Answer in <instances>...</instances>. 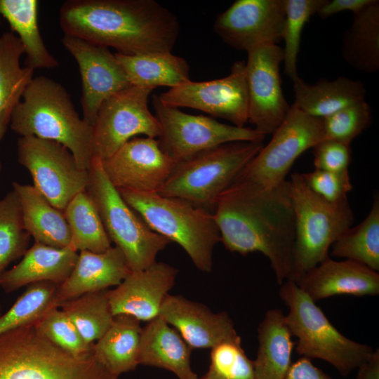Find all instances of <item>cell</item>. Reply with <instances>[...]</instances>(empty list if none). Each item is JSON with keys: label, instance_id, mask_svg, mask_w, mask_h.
Masks as SVG:
<instances>
[{"label": "cell", "instance_id": "6da1fadb", "mask_svg": "<svg viewBox=\"0 0 379 379\" xmlns=\"http://www.w3.org/2000/svg\"><path fill=\"white\" fill-rule=\"evenodd\" d=\"M213 216L230 252L266 256L281 285L291 276L295 214L288 180L264 188L234 182L215 200Z\"/></svg>", "mask_w": 379, "mask_h": 379}, {"label": "cell", "instance_id": "7a4b0ae2", "mask_svg": "<svg viewBox=\"0 0 379 379\" xmlns=\"http://www.w3.org/2000/svg\"><path fill=\"white\" fill-rule=\"evenodd\" d=\"M59 22L65 35L124 55L171 52L180 34L178 18L154 0H68Z\"/></svg>", "mask_w": 379, "mask_h": 379}, {"label": "cell", "instance_id": "3957f363", "mask_svg": "<svg viewBox=\"0 0 379 379\" xmlns=\"http://www.w3.org/2000/svg\"><path fill=\"white\" fill-rule=\"evenodd\" d=\"M9 126L22 137L32 135L62 145L81 168H89L93 126L79 117L70 95L56 81L34 77L12 109Z\"/></svg>", "mask_w": 379, "mask_h": 379}, {"label": "cell", "instance_id": "277c9868", "mask_svg": "<svg viewBox=\"0 0 379 379\" xmlns=\"http://www.w3.org/2000/svg\"><path fill=\"white\" fill-rule=\"evenodd\" d=\"M117 378L93 348L83 354L71 353L46 338L34 324L0 333V379Z\"/></svg>", "mask_w": 379, "mask_h": 379}, {"label": "cell", "instance_id": "5b68a950", "mask_svg": "<svg viewBox=\"0 0 379 379\" xmlns=\"http://www.w3.org/2000/svg\"><path fill=\"white\" fill-rule=\"evenodd\" d=\"M124 200L155 232L178 244L200 271L213 269L220 234L212 212L177 197L117 189Z\"/></svg>", "mask_w": 379, "mask_h": 379}, {"label": "cell", "instance_id": "8992f818", "mask_svg": "<svg viewBox=\"0 0 379 379\" xmlns=\"http://www.w3.org/2000/svg\"><path fill=\"white\" fill-rule=\"evenodd\" d=\"M295 214V242L291 276L297 283L310 270L328 258L332 244L350 227L354 213L348 199L331 203L314 193L302 173L288 180Z\"/></svg>", "mask_w": 379, "mask_h": 379}, {"label": "cell", "instance_id": "52a82bcc", "mask_svg": "<svg viewBox=\"0 0 379 379\" xmlns=\"http://www.w3.org/2000/svg\"><path fill=\"white\" fill-rule=\"evenodd\" d=\"M263 145V142L236 141L197 153L175 164L156 192L213 212L215 199L235 182Z\"/></svg>", "mask_w": 379, "mask_h": 379}, {"label": "cell", "instance_id": "ba28073f", "mask_svg": "<svg viewBox=\"0 0 379 379\" xmlns=\"http://www.w3.org/2000/svg\"><path fill=\"white\" fill-rule=\"evenodd\" d=\"M279 296L288 307L286 319L298 339L295 351L299 355L327 361L347 376L372 354L371 346L354 341L336 329L294 281H284Z\"/></svg>", "mask_w": 379, "mask_h": 379}, {"label": "cell", "instance_id": "9c48e42d", "mask_svg": "<svg viewBox=\"0 0 379 379\" xmlns=\"http://www.w3.org/2000/svg\"><path fill=\"white\" fill-rule=\"evenodd\" d=\"M86 189L111 241L123 253L131 272L145 270L171 243L153 231L124 200L105 174L101 161L93 158Z\"/></svg>", "mask_w": 379, "mask_h": 379}, {"label": "cell", "instance_id": "30bf717a", "mask_svg": "<svg viewBox=\"0 0 379 379\" xmlns=\"http://www.w3.org/2000/svg\"><path fill=\"white\" fill-rule=\"evenodd\" d=\"M324 139L322 119L311 117L293 105L270 141L248 163L235 182L264 188L277 187L286 180L295 159Z\"/></svg>", "mask_w": 379, "mask_h": 379}, {"label": "cell", "instance_id": "8fae6325", "mask_svg": "<svg viewBox=\"0 0 379 379\" xmlns=\"http://www.w3.org/2000/svg\"><path fill=\"white\" fill-rule=\"evenodd\" d=\"M152 105L161 133V150L174 164L218 145L236 141L263 142L265 135L254 128L220 123L203 115L185 113L163 104L154 95Z\"/></svg>", "mask_w": 379, "mask_h": 379}, {"label": "cell", "instance_id": "7c38bea8", "mask_svg": "<svg viewBox=\"0 0 379 379\" xmlns=\"http://www.w3.org/2000/svg\"><path fill=\"white\" fill-rule=\"evenodd\" d=\"M152 91L131 86L102 103L93 126L92 159L109 158L137 135L159 136L160 124L148 107Z\"/></svg>", "mask_w": 379, "mask_h": 379}, {"label": "cell", "instance_id": "4fadbf2b", "mask_svg": "<svg viewBox=\"0 0 379 379\" xmlns=\"http://www.w3.org/2000/svg\"><path fill=\"white\" fill-rule=\"evenodd\" d=\"M18 160L29 171L34 186L59 210L86 189L88 170L81 168L71 152L57 142L22 136L18 140Z\"/></svg>", "mask_w": 379, "mask_h": 379}, {"label": "cell", "instance_id": "5bb4252c", "mask_svg": "<svg viewBox=\"0 0 379 379\" xmlns=\"http://www.w3.org/2000/svg\"><path fill=\"white\" fill-rule=\"evenodd\" d=\"M174 107H190L245 127L248 119V94L246 62H235L229 75L206 81H190L158 95Z\"/></svg>", "mask_w": 379, "mask_h": 379}, {"label": "cell", "instance_id": "9a60e30c", "mask_svg": "<svg viewBox=\"0 0 379 379\" xmlns=\"http://www.w3.org/2000/svg\"><path fill=\"white\" fill-rule=\"evenodd\" d=\"M247 53L248 121L259 133L272 134L291 109L284 95L279 74L284 50L277 44H266Z\"/></svg>", "mask_w": 379, "mask_h": 379}, {"label": "cell", "instance_id": "2e32d148", "mask_svg": "<svg viewBox=\"0 0 379 379\" xmlns=\"http://www.w3.org/2000/svg\"><path fill=\"white\" fill-rule=\"evenodd\" d=\"M284 0H237L215 18L213 29L228 46L248 52L283 39Z\"/></svg>", "mask_w": 379, "mask_h": 379}, {"label": "cell", "instance_id": "e0dca14e", "mask_svg": "<svg viewBox=\"0 0 379 379\" xmlns=\"http://www.w3.org/2000/svg\"><path fill=\"white\" fill-rule=\"evenodd\" d=\"M62 43L78 64L83 119L93 126L102 103L131 85L114 53L108 48L68 35L63 36Z\"/></svg>", "mask_w": 379, "mask_h": 379}, {"label": "cell", "instance_id": "ac0fdd59", "mask_svg": "<svg viewBox=\"0 0 379 379\" xmlns=\"http://www.w3.org/2000/svg\"><path fill=\"white\" fill-rule=\"evenodd\" d=\"M101 163L117 189L142 192H156L175 165L161 150L158 140L149 137L131 139Z\"/></svg>", "mask_w": 379, "mask_h": 379}, {"label": "cell", "instance_id": "d6986e66", "mask_svg": "<svg viewBox=\"0 0 379 379\" xmlns=\"http://www.w3.org/2000/svg\"><path fill=\"white\" fill-rule=\"evenodd\" d=\"M178 270L163 262L131 273L114 289L109 290L113 316L127 314L149 321L159 314L161 305L174 286Z\"/></svg>", "mask_w": 379, "mask_h": 379}, {"label": "cell", "instance_id": "ffe728a7", "mask_svg": "<svg viewBox=\"0 0 379 379\" xmlns=\"http://www.w3.org/2000/svg\"><path fill=\"white\" fill-rule=\"evenodd\" d=\"M193 349L212 348L239 335L225 312H213L205 305L180 295L168 294L159 314Z\"/></svg>", "mask_w": 379, "mask_h": 379}, {"label": "cell", "instance_id": "44dd1931", "mask_svg": "<svg viewBox=\"0 0 379 379\" xmlns=\"http://www.w3.org/2000/svg\"><path fill=\"white\" fill-rule=\"evenodd\" d=\"M314 301L337 295H376L379 274L360 262L330 257L307 272L295 283Z\"/></svg>", "mask_w": 379, "mask_h": 379}, {"label": "cell", "instance_id": "7402d4cb", "mask_svg": "<svg viewBox=\"0 0 379 379\" xmlns=\"http://www.w3.org/2000/svg\"><path fill=\"white\" fill-rule=\"evenodd\" d=\"M131 272L122 251L116 246L102 253L79 251L70 274L58 285V298L61 304L87 293L116 287Z\"/></svg>", "mask_w": 379, "mask_h": 379}, {"label": "cell", "instance_id": "603a6c76", "mask_svg": "<svg viewBox=\"0 0 379 379\" xmlns=\"http://www.w3.org/2000/svg\"><path fill=\"white\" fill-rule=\"evenodd\" d=\"M77 258V251L71 247L59 248L34 241L17 265L2 273L0 286L10 293L39 281L60 285L70 274Z\"/></svg>", "mask_w": 379, "mask_h": 379}, {"label": "cell", "instance_id": "cb8c5ba5", "mask_svg": "<svg viewBox=\"0 0 379 379\" xmlns=\"http://www.w3.org/2000/svg\"><path fill=\"white\" fill-rule=\"evenodd\" d=\"M192 352L180 333L160 315L142 328L139 365L168 370L178 379H198L191 367Z\"/></svg>", "mask_w": 379, "mask_h": 379}, {"label": "cell", "instance_id": "d4e9b609", "mask_svg": "<svg viewBox=\"0 0 379 379\" xmlns=\"http://www.w3.org/2000/svg\"><path fill=\"white\" fill-rule=\"evenodd\" d=\"M26 231L34 241L55 248L70 247V231L63 211L54 207L34 186L12 183Z\"/></svg>", "mask_w": 379, "mask_h": 379}, {"label": "cell", "instance_id": "484cf974", "mask_svg": "<svg viewBox=\"0 0 379 379\" xmlns=\"http://www.w3.org/2000/svg\"><path fill=\"white\" fill-rule=\"evenodd\" d=\"M292 336L282 310L274 308L266 312L258 327L255 379L285 378L291 365Z\"/></svg>", "mask_w": 379, "mask_h": 379}, {"label": "cell", "instance_id": "4316f807", "mask_svg": "<svg viewBox=\"0 0 379 379\" xmlns=\"http://www.w3.org/2000/svg\"><path fill=\"white\" fill-rule=\"evenodd\" d=\"M293 81L294 105L304 113L323 119L353 104L364 101L366 90L358 80L339 77L309 84L299 77Z\"/></svg>", "mask_w": 379, "mask_h": 379}, {"label": "cell", "instance_id": "83f0119b", "mask_svg": "<svg viewBox=\"0 0 379 379\" xmlns=\"http://www.w3.org/2000/svg\"><path fill=\"white\" fill-rule=\"evenodd\" d=\"M142 327L140 321L127 314L114 316L107 331L93 344L98 360L112 374L133 371L139 365Z\"/></svg>", "mask_w": 379, "mask_h": 379}, {"label": "cell", "instance_id": "f1b7e54d", "mask_svg": "<svg viewBox=\"0 0 379 379\" xmlns=\"http://www.w3.org/2000/svg\"><path fill=\"white\" fill-rule=\"evenodd\" d=\"M114 55L131 86L170 88L190 81V66L182 57L169 53Z\"/></svg>", "mask_w": 379, "mask_h": 379}, {"label": "cell", "instance_id": "f546056e", "mask_svg": "<svg viewBox=\"0 0 379 379\" xmlns=\"http://www.w3.org/2000/svg\"><path fill=\"white\" fill-rule=\"evenodd\" d=\"M36 0H0V15L8 22L21 41L26 54L25 67L51 69L59 65L48 51L38 26Z\"/></svg>", "mask_w": 379, "mask_h": 379}, {"label": "cell", "instance_id": "4dcf8cb0", "mask_svg": "<svg viewBox=\"0 0 379 379\" xmlns=\"http://www.w3.org/2000/svg\"><path fill=\"white\" fill-rule=\"evenodd\" d=\"M342 54L354 69L366 73L379 69V1L373 0L354 13L343 35Z\"/></svg>", "mask_w": 379, "mask_h": 379}, {"label": "cell", "instance_id": "1f68e13d", "mask_svg": "<svg viewBox=\"0 0 379 379\" xmlns=\"http://www.w3.org/2000/svg\"><path fill=\"white\" fill-rule=\"evenodd\" d=\"M63 213L70 231V247L74 251L102 253L112 246L98 210L86 190L78 193Z\"/></svg>", "mask_w": 379, "mask_h": 379}, {"label": "cell", "instance_id": "d6a6232c", "mask_svg": "<svg viewBox=\"0 0 379 379\" xmlns=\"http://www.w3.org/2000/svg\"><path fill=\"white\" fill-rule=\"evenodd\" d=\"M333 256L360 262L379 270V198L375 194L366 218L347 229L331 246Z\"/></svg>", "mask_w": 379, "mask_h": 379}, {"label": "cell", "instance_id": "836d02e7", "mask_svg": "<svg viewBox=\"0 0 379 379\" xmlns=\"http://www.w3.org/2000/svg\"><path fill=\"white\" fill-rule=\"evenodd\" d=\"M109 290L87 293L60 304V308L67 314L89 345L101 338L113 321Z\"/></svg>", "mask_w": 379, "mask_h": 379}, {"label": "cell", "instance_id": "e575fe53", "mask_svg": "<svg viewBox=\"0 0 379 379\" xmlns=\"http://www.w3.org/2000/svg\"><path fill=\"white\" fill-rule=\"evenodd\" d=\"M23 46L12 32L0 36V112L13 107L34 78V69L20 65Z\"/></svg>", "mask_w": 379, "mask_h": 379}, {"label": "cell", "instance_id": "d590c367", "mask_svg": "<svg viewBox=\"0 0 379 379\" xmlns=\"http://www.w3.org/2000/svg\"><path fill=\"white\" fill-rule=\"evenodd\" d=\"M58 288L51 281L27 285L13 306L0 316V333L34 324L51 309L60 307Z\"/></svg>", "mask_w": 379, "mask_h": 379}, {"label": "cell", "instance_id": "8d00e7d4", "mask_svg": "<svg viewBox=\"0 0 379 379\" xmlns=\"http://www.w3.org/2000/svg\"><path fill=\"white\" fill-rule=\"evenodd\" d=\"M30 237L24 227L19 200L13 190L0 200V276L11 262L24 255Z\"/></svg>", "mask_w": 379, "mask_h": 379}, {"label": "cell", "instance_id": "74e56055", "mask_svg": "<svg viewBox=\"0 0 379 379\" xmlns=\"http://www.w3.org/2000/svg\"><path fill=\"white\" fill-rule=\"evenodd\" d=\"M325 0H284L285 25L283 39L284 73L293 81L298 77L297 60L302 30L311 18L317 13Z\"/></svg>", "mask_w": 379, "mask_h": 379}, {"label": "cell", "instance_id": "f35d334b", "mask_svg": "<svg viewBox=\"0 0 379 379\" xmlns=\"http://www.w3.org/2000/svg\"><path fill=\"white\" fill-rule=\"evenodd\" d=\"M203 379H255L253 361L245 353L241 337L211 348L210 365Z\"/></svg>", "mask_w": 379, "mask_h": 379}, {"label": "cell", "instance_id": "ab89813d", "mask_svg": "<svg viewBox=\"0 0 379 379\" xmlns=\"http://www.w3.org/2000/svg\"><path fill=\"white\" fill-rule=\"evenodd\" d=\"M322 119L324 139L350 145L372 121L371 109L364 100L347 106Z\"/></svg>", "mask_w": 379, "mask_h": 379}, {"label": "cell", "instance_id": "60d3db41", "mask_svg": "<svg viewBox=\"0 0 379 379\" xmlns=\"http://www.w3.org/2000/svg\"><path fill=\"white\" fill-rule=\"evenodd\" d=\"M39 332L60 347L74 354H83L92 350L86 343L67 314L60 307L49 310L34 323Z\"/></svg>", "mask_w": 379, "mask_h": 379}, {"label": "cell", "instance_id": "b9f144b4", "mask_svg": "<svg viewBox=\"0 0 379 379\" xmlns=\"http://www.w3.org/2000/svg\"><path fill=\"white\" fill-rule=\"evenodd\" d=\"M302 175L314 193L331 203L347 199V194L352 189L348 171L330 172L315 169Z\"/></svg>", "mask_w": 379, "mask_h": 379}, {"label": "cell", "instance_id": "7bdbcfd3", "mask_svg": "<svg viewBox=\"0 0 379 379\" xmlns=\"http://www.w3.org/2000/svg\"><path fill=\"white\" fill-rule=\"evenodd\" d=\"M312 149L315 169L330 172L348 171L351 161L350 145L324 139Z\"/></svg>", "mask_w": 379, "mask_h": 379}, {"label": "cell", "instance_id": "ee69618b", "mask_svg": "<svg viewBox=\"0 0 379 379\" xmlns=\"http://www.w3.org/2000/svg\"><path fill=\"white\" fill-rule=\"evenodd\" d=\"M284 379H333L316 367L310 359L302 357L291 364Z\"/></svg>", "mask_w": 379, "mask_h": 379}, {"label": "cell", "instance_id": "f6af8a7d", "mask_svg": "<svg viewBox=\"0 0 379 379\" xmlns=\"http://www.w3.org/2000/svg\"><path fill=\"white\" fill-rule=\"evenodd\" d=\"M373 0H325L317 14L322 19L341 11H350L356 13L371 3Z\"/></svg>", "mask_w": 379, "mask_h": 379}, {"label": "cell", "instance_id": "bcb514c9", "mask_svg": "<svg viewBox=\"0 0 379 379\" xmlns=\"http://www.w3.org/2000/svg\"><path fill=\"white\" fill-rule=\"evenodd\" d=\"M357 379H379V349L358 368Z\"/></svg>", "mask_w": 379, "mask_h": 379}, {"label": "cell", "instance_id": "7dc6e473", "mask_svg": "<svg viewBox=\"0 0 379 379\" xmlns=\"http://www.w3.org/2000/svg\"><path fill=\"white\" fill-rule=\"evenodd\" d=\"M13 107H8L0 112V142L3 139L10 123L11 112ZM0 163V171H1Z\"/></svg>", "mask_w": 379, "mask_h": 379}, {"label": "cell", "instance_id": "c3c4849f", "mask_svg": "<svg viewBox=\"0 0 379 379\" xmlns=\"http://www.w3.org/2000/svg\"><path fill=\"white\" fill-rule=\"evenodd\" d=\"M1 315V306H0V316Z\"/></svg>", "mask_w": 379, "mask_h": 379}, {"label": "cell", "instance_id": "681fc988", "mask_svg": "<svg viewBox=\"0 0 379 379\" xmlns=\"http://www.w3.org/2000/svg\"><path fill=\"white\" fill-rule=\"evenodd\" d=\"M198 379H203V378H198Z\"/></svg>", "mask_w": 379, "mask_h": 379}]
</instances>
